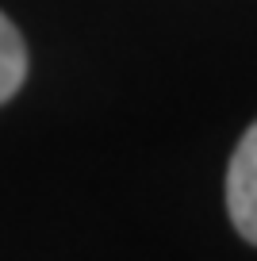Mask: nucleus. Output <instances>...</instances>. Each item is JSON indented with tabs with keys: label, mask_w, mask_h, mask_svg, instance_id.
I'll return each instance as SVG.
<instances>
[{
	"label": "nucleus",
	"mask_w": 257,
	"mask_h": 261,
	"mask_svg": "<svg viewBox=\"0 0 257 261\" xmlns=\"http://www.w3.org/2000/svg\"><path fill=\"white\" fill-rule=\"evenodd\" d=\"M226 212L249 246H257V123L238 139L226 169Z\"/></svg>",
	"instance_id": "obj_1"
},
{
	"label": "nucleus",
	"mask_w": 257,
	"mask_h": 261,
	"mask_svg": "<svg viewBox=\"0 0 257 261\" xmlns=\"http://www.w3.org/2000/svg\"><path fill=\"white\" fill-rule=\"evenodd\" d=\"M23 77H27V46L19 39L16 23L0 12V104L19 92Z\"/></svg>",
	"instance_id": "obj_2"
}]
</instances>
